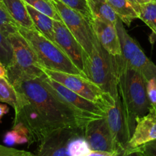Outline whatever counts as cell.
<instances>
[{
    "label": "cell",
    "instance_id": "6da1fadb",
    "mask_svg": "<svg viewBox=\"0 0 156 156\" xmlns=\"http://www.w3.org/2000/svg\"><path fill=\"white\" fill-rule=\"evenodd\" d=\"M12 84L39 109L54 129L60 128L84 129L88 121L98 119L75 108L61 97L44 78L21 79Z\"/></svg>",
    "mask_w": 156,
    "mask_h": 156
},
{
    "label": "cell",
    "instance_id": "7a4b0ae2",
    "mask_svg": "<svg viewBox=\"0 0 156 156\" xmlns=\"http://www.w3.org/2000/svg\"><path fill=\"white\" fill-rule=\"evenodd\" d=\"M117 85L129 136L132 137L137 120L149 113L151 105L146 91V80L140 71L127 66L121 56H115Z\"/></svg>",
    "mask_w": 156,
    "mask_h": 156
},
{
    "label": "cell",
    "instance_id": "3957f363",
    "mask_svg": "<svg viewBox=\"0 0 156 156\" xmlns=\"http://www.w3.org/2000/svg\"><path fill=\"white\" fill-rule=\"evenodd\" d=\"M84 74L87 79L109 93L115 100L119 95L115 56L110 54L94 37L89 55H85Z\"/></svg>",
    "mask_w": 156,
    "mask_h": 156
},
{
    "label": "cell",
    "instance_id": "277c9868",
    "mask_svg": "<svg viewBox=\"0 0 156 156\" xmlns=\"http://www.w3.org/2000/svg\"><path fill=\"white\" fill-rule=\"evenodd\" d=\"M18 32L33 49L44 69L84 76L66 54L37 29H28L19 26Z\"/></svg>",
    "mask_w": 156,
    "mask_h": 156
},
{
    "label": "cell",
    "instance_id": "5b68a950",
    "mask_svg": "<svg viewBox=\"0 0 156 156\" xmlns=\"http://www.w3.org/2000/svg\"><path fill=\"white\" fill-rule=\"evenodd\" d=\"M13 49V62L7 67V79L12 83L21 79H34L46 74L36 53L18 32L9 37Z\"/></svg>",
    "mask_w": 156,
    "mask_h": 156
},
{
    "label": "cell",
    "instance_id": "8992f818",
    "mask_svg": "<svg viewBox=\"0 0 156 156\" xmlns=\"http://www.w3.org/2000/svg\"><path fill=\"white\" fill-rule=\"evenodd\" d=\"M44 71L50 79L59 82L82 97L98 104L105 111L115 105V100L109 93L105 92L98 85L84 76L44 68Z\"/></svg>",
    "mask_w": 156,
    "mask_h": 156
},
{
    "label": "cell",
    "instance_id": "52a82bcc",
    "mask_svg": "<svg viewBox=\"0 0 156 156\" xmlns=\"http://www.w3.org/2000/svg\"><path fill=\"white\" fill-rule=\"evenodd\" d=\"M18 108L15 111L14 123H22L30 134V144L41 143L44 139L56 130L37 108L21 93L18 92Z\"/></svg>",
    "mask_w": 156,
    "mask_h": 156
},
{
    "label": "cell",
    "instance_id": "ba28073f",
    "mask_svg": "<svg viewBox=\"0 0 156 156\" xmlns=\"http://www.w3.org/2000/svg\"><path fill=\"white\" fill-rule=\"evenodd\" d=\"M115 26L120 38L121 56L128 66L143 73L146 82L151 78H156V66L146 56L140 44L127 33L120 18Z\"/></svg>",
    "mask_w": 156,
    "mask_h": 156
},
{
    "label": "cell",
    "instance_id": "9c48e42d",
    "mask_svg": "<svg viewBox=\"0 0 156 156\" xmlns=\"http://www.w3.org/2000/svg\"><path fill=\"white\" fill-rule=\"evenodd\" d=\"M59 12L62 22L68 27L86 53L89 55L93 47L94 34L91 24L78 12L64 4L60 0H50Z\"/></svg>",
    "mask_w": 156,
    "mask_h": 156
},
{
    "label": "cell",
    "instance_id": "30bf717a",
    "mask_svg": "<svg viewBox=\"0 0 156 156\" xmlns=\"http://www.w3.org/2000/svg\"><path fill=\"white\" fill-rule=\"evenodd\" d=\"M81 135H84L82 128L56 129L39 143L36 156H72L69 149L70 142Z\"/></svg>",
    "mask_w": 156,
    "mask_h": 156
},
{
    "label": "cell",
    "instance_id": "8fae6325",
    "mask_svg": "<svg viewBox=\"0 0 156 156\" xmlns=\"http://www.w3.org/2000/svg\"><path fill=\"white\" fill-rule=\"evenodd\" d=\"M84 137L91 151L117 153V149L106 117L94 119L85 125Z\"/></svg>",
    "mask_w": 156,
    "mask_h": 156
},
{
    "label": "cell",
    "instance_id": "7c38bea8",
    "mask_svg": "<svg viewBox=\"0 0 156 156\" xmlns=\"http://www.w3.org/2000/svg\"><path fill=\"white\" fill-rule=\"evenodd\" d=\"M53 28L55 44L66 54L85 77L84 69L86 52L62 21H54Z\"/></svg>",
    "mask_w": 156,
    "mask_h": 156
},
{
    "label": "cell",
    "instance_id": "4fadbf2b",
    "mask_svg": "<svg viewBox=\"0 0 156 156\" xmlns=\"http://www.w3.org/2000/svg\"><path fill=\"white\" fill-rule=\"evenodd\" d=\"M106 119L117 146V153L126 150L130 136L128 133L120 94L115 99V105L106 111Z\"/></svg>",
    "mask_w": 156,
    "mask_h": 156
},
{
    "label": "cell",
    "instance_id": "5bb4252c",
    "mask_svg": "<svg viewBox=\"0 0 156 156\" xmlns=\"http://www.w3.org/2000/svg\"><path fill=\"white\" fill-rule=\"evenodd\" d=\"M43 78L61 97L63 98L66 101L73 105L75 108L88 114L95 116L98 118L106 117V111L99 105L91 101L82 97L77 93L71 91L59 82L50 79L47 76V74L44 75Z\"/></svg>",
    "mask_w": 156,
    "mask_h": 156
},
{
    "label": "cell",
    "instance_id": "9a60e30c",
    "mask_svg": "<svg viewBox=\"0 0 156 156\" xmlns=\"http://www.w3.org/2000/svg\"><path fill=\"white\" fill-rule=\"evenodd\" d=\"M156 140V108L151 106L149 113L137 120L126 150L136 149Z\"/></svg>",
    "mask_w": 156,
    "mask_h": 156
},
{
    "label": "cell",
    "instance_id": "2e32d148",
    "mask_svg": "<svg viewBox=\"0 0 156 156\" xmlns=\"http://www.w3.org/2000/svg\"><path fill=\"white\" fill-rule=\"evenodd\" d=\"M90 24L102 47L112 56H121L120 38L116 26L94 18Z\"/></svg>",
    "mask_w": 156,
    "mask_h": 156
},
{
    "label": "cell",
    "instance_id": "e0dca14e",
    "mask_svg": "<svg viewBox=\"0 0 156 156\" xmlns=\"http://www.w3.org/2000/svg\"><path fill=\"white\" fill-rule=\"evenodd\" d=\"M9 15L19 26L28 29H36L23 0H0Z\"/></svg>",
    "mask_w": 156,
    "mask_h": 156
},
{
    "label": "cell",
    "instance_id": "ac0fdd59",
    "mask_svg": "<svg viewBox=\"0 0 156 156\" xmlns=\"http://www.w3.org/2000/svg\"><path fill=\"white\" fill-rule=\"evenodd\" d=\"M26 7L37 30L52 42L55 43L54 28H53L55 20L38 12L37 10L34 9L32 6L26 4Z\"/></svg>",
    "mask_w": 156,
    "mask_h": 156
},
{
    "label": "cell",
    "instance_id": "d6986e66",
    "mask_svg": "<svg viewBox=\"0 0 156 156\" xmlns=\"http://www.w3.org/2000/svg\"><path fill=\"white\" fill-rule=\"evenodd\" d=\"M94 18L116 25L120 18L106 0H87Z\"/></svg>",
    "mask_w": 156,
    "mask_h": 156
},
{
    "label": "cell",
    "instance_id": "ffe728a7",
    "mask_svg": "<svg viewBox=\"0 0 156 156\" xmlns=\"http://www.w3.org/2000/svg\"><path fill=\"white\" fill-rule=\"evenodd\" d=\"M123 23L129 26L133 20L139 18V15L128 0H106Z\"/></svg>",
    "mask_w": 156,
    "mask_h": 156
},
{
    "label": "cell",
    "instance_id": "44dd1931",
    "mask_svg": "<svg viewBox=\"0 0 156 156\" xmlns=\"http://www.w3.org/2000/svg\"><path fill=\"white\" fill-rule=\"evenodd\" d=\"M0 102L9 105L15 111L18 108V93L5 77H0Z\"/></svg>",
    "mask_w": 156,
    "mask_h": 156
},
{
    "label": "cell",
    "instance_id": "7402d4cb",
    "mask_svg": "<svg viewBox=\"0 0 156 156\" xmlns=\"http://www.w3.org/2000/svg\"><path fill=\"white\" fill-rule=\"evenodd\" d=\"M138 15L139 18L150 27L152 35L156 37V2L140 5Z\"/></svg>",
    "mask_w": 156,
    "mask_h": 156
},
{
    "label": "cell",
    "instance_id": "603a6c76",
    "mask_svg": "<svg viewBox=\"0 0 156 156\" xmlns=\"http://www.w3.org/2000/svg\"><path fill=\"white\" fill-rule=\"evenodd\" d=\"M26 4L32 6L38 12L47 15L55 21H62L59 12L50 0H23Z\"/></svg>",
    "mask_w": 156,
    "mask_h": 156
},
{
    "label": "cell",
    "instance_id": "cb8c5ba5",
    "mask_svg": "<svg viewBox=\"0 0 156 156\" xmlns=\"http://www.w3.org/2000/svg\"><path fill=\"white\" fill-rule=\"evenodd\" d=\"M18 29L19 25L11 17L0 2V30L9 37L11 35L18 33Z\"/></svg>",
    "mask_w": 156,
    "mask_h": 156
},
{
    "label": "cell",
    "instance_id": "d4e9b609",
    "mask_svg": "<svg viewBox=\"0 0 156 156\" xmlns=\"http://www.w3.org/2000/svg\"><path fill=\"white\" fill-rule=\"evenodd\" d=\"M0 62L7 68L13 62V49L9 37L0 30Z\"/></svg>",
    "mask_w": 156,
    "mask_h": 156
},
{
    "label": "cell",
    "instance_id": "484cf974",
    "mask_svg": "<svg viewBox=\"0 0 156 156\" xmlns=\"http://www.w3.org/2000/svg\"><path fill=\"white\" fill-rule=\"evenodd\" d=\"M72 156H86L91 152L89 145L85 140L84 135L78 136L71 140L69 146Z\"/></svg>",
    "mask_w": 156,
    "mask_h": 156
},
{
    "label": "cell",
    "instance_id": "4316f807",
    "mask_svg": "<svg viewBox=\"0 0 156 156\" xmlns=\"http://www.w3.org/2000/svg\"><path fill=\"white\" fill-rule=\"evenodd\" d=\"M60 1L69 8L80 13L89 23L93 18L87 0H60Z\"/></svg>",
    "mask_w": 156,
    "mask_h": 156
},
{
    "label": "cell",
    "instance_id": "83f0119b",
    "mask_svg": "<svg viewBox=\"0 0 156 156\" xmlns=\"http://www.w3.org/2000/svg\"><path fill=\"white\" fill-rule=\"evenodd\" d=\"M29 141L28 138L24 136H21L16 130L12 129L9 131L4 136L3 142L8 146H12L15 144H24Z\"/></svg>",
    "mask_w": 156,
    "mask_h": 156
},
{
    "label": "cell",
    "instance_id": "f1b7e54d",
    "mask_svg": "<svg viewBox=\"0 0 156 156\" xmlns=\"http://www.w3.org/2000/svg\"><path fill=\"white\" fill-rule=\"evenodd\" d=\"M148 98L152 106L156 107V78H151L146 82Z\"/></svg>",
    "mask_w": 156,
    "mask_h": 156
},
{
    "label": "cell",
    "instance_id": "f546056e",
    "mask_svg": "<svg viewBox=\"0 0 156 156\" xmlns=\"http://www.w3.org/2000/svg\"><path fill=\"white\" fill-rule=\"evenodd\" d=\"M137 149L141 151L145 156H156V140L137 148Z\"/></svg>",
    "mask_w": 156,
    "mask_h": 156
},
{
    "label": "cell",
    "instance_id": "4dcf8cb0",
    "mask_svg": "<svg viewBox=\"0 0 156 156\" xmlns=\"http://www.w3.org/2000/svg\"><path fill=\"white\" fill-rule=\"evenodd\" d=\"M117 156H145L144 154L139 149H132V150H124L118 152Z\"/></svg>",
    "mask_w": 156,
    "mask_h": 156
},
{
    "label": "cell",
    "instance_id": "1f68e13d",
    "mask_svg": "<svg viewBox=\"0 0 156 156\" xmlns=\"http://www.w3.org/2000/svg\"><path fill=\"white\" fill-rule=\"evenodd\" d=\"M9 112V108L7 104L0 103V123L2 122V119L5 114Z\"/></svg>",
    "mask_w": 156,
    "mask_h": 156
},
{
    "label": "cell",
    "instance_id": "d6a6232c",
    "mask_svg": "<svg viewBox=\"0 0 156 156\" xmlns=\"http://www.w3.org/2000/svg\"><path fill=\"white\" fill-rule=\"evenodd\" d=\"M116 153H111L106 152H99V151H91L86 156H113Z\"/></svg>",
    "mask_w": 156,
    "mask_h": 156
},
{
    "label": "cell",
    "instance_id": "836d02e7",
    "mask_svg": "<svg viewBox=\"0 0 156 156\" xmlns=\"http://www.w3.org/2000/svg\"><path fill=\"white\" fill-rule=\"evenodd\" d=\"M0 77L7 78V69L0 62Z\"/></svg>",
    "mask_w": 156,
    "mask_h": 156
},
{
    "label": "cell",
    "instance_id": "e575fe53",
    "mask_svg": "<svg viewBox=\"0 0 156 156\" xmlns=\"http://www.w3.org/2000/svg\"><path fill=\"white\" fill-rule=\"evenodd\" d=\"M128 1H129V2H130L131 4H132V5L133 6V8H134V9H135V10L136 11V12H137V13H138L139 10H140V5L137 4V3L136 2L134 1V0H128Z\"/></svg>",
    "mask_w": 156,
    "mask_h": 156
},
{
    "label": "cell",
    "instance_id": "d590c367",
    "mask_svg": "<svg viewBox=\"0 0 156 156\" xmlns=\"http://www.w3.org/2000/svg\"><path fill=\"white\" fill-rule=\"evenodd\" d=\"M134 1H135L137 4L140 5H144V4H146V3L150 2L153 1V0H134Z\"/></svg>",
    "mask_w": 156,
    "mask_h": 156
},
{
    "label": "cell",
    "instance_id": "8d00e7d4",
    "mask_svg": "<svg viewBox=\"0 0 156 156\" xmlns=\"http://www.w3.org/2000/svg\"><path fill=\"white\" fill-rule=\"evenodd\" d=\"M16 156H36V155H34V154L30 153V152H25V151H23L20 154H18V155Z\"/></svg>",
    "mask_w": 156,
    "mask_h": 156
},
{
    "label": "cell",
    "instance_id": "74e56055",
    "mask_svg": "<svg viewBox=\"0 0 156 156\" xmlns=\"http://www.w3.org/2000/svg\"><path fill=\"white\" fill-rule=\"evenodd\" d=\"M113 156H117V154H114V155H113Z\"/></svg>",
    "mask_w": 156,
    "mask_h": 156
},
{
    "label": "cell",
    "instance_id": "f35d334b",
    "mask_svg": "<svg viewBox=\"0 0 156 156\" xmlns=\"http://www.w3.org/2000/svg\"><path fill=\"white\" fill-rule=\"evenodd\" d=\"M153 1H155L156 2V0H153Z\"/></svg>",
    "mask_w": 156,
    "mask_h": 156
}]
</instances>
